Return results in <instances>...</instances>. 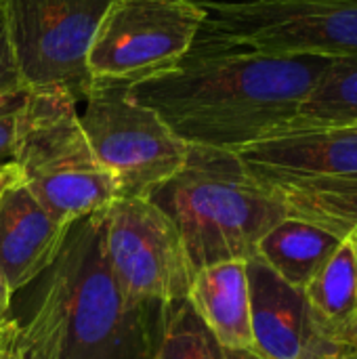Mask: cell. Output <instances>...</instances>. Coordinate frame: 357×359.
<instances>
[{"label": "cell", "instance_id": "cell-5", "mask_svg": "<svg viewBox=\"0 0 357 359\" xmlns=\"http://www.w3.org/2000/svg\"><path fill=\"white\" fill-rule=\"evenodd\" d=\"M84 101L82 128L118 198H147L183 166L189 145L135 99L128 82L93 80Z\"/></svg>", "mask_w": 357, "mask_h": 359}, {"label": "cell", "instance_id": "cell-26", "mask_svg": "<svg viewBox=\"0 0 357 359\" xmlns=\"http://www.w3.org/2000/svg\"><path fill=\"white\" fill-rule=\"evenodd\" d=\"M341 359H357V353L356 355H347V358H341Z\"/></svg>", "mask_w": 357, "mask_h": 359}, {"label": "cell", "instance_id": "cell-21", "mask_svg": "<svg viewBox=\"0 0 357 359\" xmlns=\"http://www.w3.org/2000/svg\"><path fill=\"white\" fill-rule=\"evenodd\" d=\"M17 90H27L23 86L19 67L15 63V55L8 42V34H6V23L2 17V8H0V97L17 93Z\"/></svg>", "mask_w": 357, "mask_h": 359}, {"label": "cell", "instance_id": "cell-7", "mask_svg": "<svg viewBox=\"0 0 357 359\" xmlns=\"http://www.w3.org/2000/svg\"><path fill=\"white\" fill-rule=\"evenodd\" d=\"M206 11L194 0H114L93 36V80L141 82L175 67L194 46Z\"/></svg>", "mask_w": 357, "mask_h": 359}, {"label": "cell", "instance_id": "cell-15", "mask_svg": "<svg viewBox=\"0 0 357 359\" xmlns=\"http://www.w3.org/2000/svg\"><path fill=\"white\" fill-rule=\"evenodd\" d=\"M286 217L307 221L337 238L357 231V177L257 179Z\"/></svg>", "mask_w": 357, "mask_h": 359}, {"label": "cell", "instance_id": "cell-14", "mask_svg": "<svg viewBox=\"0 0 357 359\" xmlns=\"http://www.w3.org/2000/svg\"><path fill=\"white\" fill-rule=\"evenodd\" d=\"M187 303L223 347L255 353L246 261H225L198 269Z\"/></svg>", "mask_w": 357, "mask_h": 359}, {"label": "cell", "instance_id": "cell-1", "mask_svg": "<svg viewBox=\"0 0 357 359\" xmlns=\"http://www.w3.org/2000/svg\"><path fill=\"white\" fill-rule=\"evenodd\" d=\"M332 59L194 46L175 67L130 84L187 145L240 151L290 126Z\"/></svg>", "mask_w": 357, "mask_h": 359}, {"label": "cell", "instance_id": "cell-11", "mask_svg": "<svg viewBox=\"0 0 357 359\" xmlns=\"http://www.w3.org/2000/svg\"><path fill=\"white\" fill-rule=\"evenodd\" d=\"M236 154L255 179L357 177V126H286Z\"/></svg>", "mask_w": 357, "mask_h": 359}, {"label": "cell", "instance_id": "cell-2", "mask_svg": "<svg viewBox=\"0 0 357 359\" xmlns=\"http://www.w3.org/2000/svg\"><path fill=\"white\" fill-rule=\"evenodd\" d=\"M177 227L194 271L257 257L286 212L236 151L189 145L183 166L149 196Z\"/></svg>", "mask_w": 357, "mask_h": 359}, {"label": "cell", "instance_id": "cell-25", "mask_svg": "<svg viewBox=\"0 0 357 359\" xmlns=\"http://www.w3.org/2000/svg\"><path fill=\"white\" fill-rule=\"evenodd\" d=\"M196 4L210 8V6H246V4H259V2H274V0H194Z\"/></svg>", "mask_w": 357, "mask_h": 359}, {"label": "cell", "instance_id": "cell-6", "mask_svg": "<svg viewBox=\"0 0 357 359\" xmlns=\"http://www.w3.org/2000/svg\"><path fill=\"white\" fill-rule=\"evenodd\" d=\"M204 11L194 42L198 48L240 46L292 57H357V0H274Z\"/></svg>", "mask_w": 357, "mask_h": 359}, {"label": "cell", "instance_id": "cell-3", "mask_svg": "<svg viewBox=\"0 0 357 359\" xmlns=\"http://www.w3.org/2000/svg\"><path fill=\"white\" fill-rule=\"evenodd\" d=\"M63 309L59 359H154L166 305L137 303L116 282L101 240V210L74 221L53 263Z\"/></svg>", "mask_w": 357, "mask_h": 359}, {"label": "cell", "instance_id": "cell-20", "mask_svg": "<svg viewBox=\"0 0 357 359\" xmlns=\"http://www.w3.org/2000/svg\"><path fill=\"white\" fill-rule=\"evenodd\" d=\"M27 90H17L0 97V166L15 164L17 145V118Z\"/></svg>", "mask_w": 357, "mask_h": 359}, {"label": "cell", "instance_id": "cell-17", "mask_svg": "<svg viewBox=\"0 0 357 359\" xmlns=\"http://www.w3.org/2000/svg\"><path fill=\"white\" fill-rule=\"evenodd\" d=\"M290 126H357V57L330 61Z\"/></svg>", "mask_w": 357, "mask_h": 359}, {"label": "cell", "instance_id": "cell-24", "mask_svg": "<svg viewBox=\"0 0 357 359\" xmlns=\"http://www.w3.org/2000/svg\"><path fill=\"white\" fill-rule=\"evenodd\" d=\"M11 299H13V294L6 286L4 276L0 273V324L11 318Z\"/></svg>", "mask_w": 357, "mask_h": 359}, {"label": "cell", "instance_id": "cell-12", "mask_svg": "<svg viewBox=\"0 0 357 359\" xmlns=\"http://www.w3.org/2000/svg\"><path fill=\"white\" fill-rule=\"evenodd\" d=\"M69 225L53 219L19 179L0 198V273L11 294L48 271Z\"/></svg>", "mask_w": 357, "mask_h": 359}, {"label": "cell", "instance_id": "cell-8", "mask_svg": "<svg viewBox=\"0 0 357 359\" xmlns=\"http://www.w3.org/2000/svg\"><path fill=\"white\" fill-rule=\"evenodd\" d=\"M114 0H0L8 42L27 90L59 86L84 101L86 55Z\"/></svg>", "mask_w": 357, "mask_h": 359}, {"label": "cell", "instance_id": "cell-4", "mask_svg": "<svg viewBox=\"0 0 357 359\" xmlns=\"http://www.w3.org/2000/svg\"><path fill=\"white\" fill-rule=\"evenodd\" d=\"M15 166L42 208L63 225L107 208L118 189L80 122L78 99L59 86L25 93L17 118Z\"/></svg>", "mask_w": 357, "mask_h": 359}, {"label": "cell", "instance_id": "cell-22", "mask_svg": "<svg viewBox=\"0 0 357 359\" xmlns=\"http://www.w3.org/2000/svg\"><path fill=\"white\" fill-rule=\"evenodd\" d=\"M19 332L21 324L15 318H8L0 324V359H11L19 341Z\"/></svg>", "mask_w": 357, "mask_h": 359}, {"label": "cell", "instance_id": "cell-9", "mask_svg": "<svg viewBox=\"0 0 357 359\" xmlns=\"http://www.w3.org/2000/svg\"><path fill=\"white\" fill-rule=\"evenodd\" d=\"M105 259L130 301L187 299L194 265L175 223L147 198H116L101 210Z\"/></svg>", "mask_w": 357, "mask_h": 359}, {"label": "cell", "instance_id": "cell-19", "mask_svg": "<svg viewBox=\"0 0 357 359\" xmlns=\"http://www.w3.org/2000/svg\"><path fill=\"white\" fill-rule=\"evenodd\" d=\"M63 341V309L57 286L46 280L44 294L27 326H21L19 359H59Z\"/></svg>", "mask_w": 357, "mask_h": 359}, {"label": "cell", "instance_id": "cell-23", "mask_svg": "<svg viewBox=\"0 0 357 359\" xmlns=\"http://www.w3.org/2000/svg\"><path fill=\"white\" fill-rule=\"evenodd\" d=\"M21 179V175H19V168L15 166V164H4V166H0V198H2V194L13 185V183H17Z\"/></svg>", "mask_w": 357, "mask_h": 359}, {"label": "cell", "instance_id": "cell-16", "mask_svg": "<svg viewBox=\"0 0 357 359\" xmlns=\"http://www.w3.org/2000/svg\"><path fill=\"white\" fill-rule=\"evenodd\" d=\"M341 238L301 219L284 217L259 242L257 257L282 280L305 288L339 248Z\"/></svg>", "mask_w": 357, "mask_h": 359}, {"label": "cell", "instance_id": "cell-18", "mask_svg": "<svg viewBox=\"0 0 357 359\" xmlns=\"http://www.w3.org/2000/svg\"><path fill=\"white\" fill-rule=\"evenodd\" d=\"M154 359H259L255 353L223 347L198 318L187 299L173 301L164 311L162 339Z\"/></svg>", "mask_w": 357, "mask_h": 359}, {"label": "cell", "instance_id": "cell-13", "mask_svg": "<svg viewBox=\"0 0 357 359\" xmlns=\"http://www.w3.org/2000/svg\"><path fill=\"white\" fill-rule=\"evenodd\" d=\"M320 341L337 355L357 353V231L347 233L332 257L303 288Z\"/></svg>", "mask_w": 357, "mask_h": 359}, {"label": "cell", "instance_id": "cell-10", "mask_svg": "<svg viewBox=\"0 0 357 359\" xmlns=\"http://www.w3.org/2000/svg\"><path fill=\"white\" fill-rule=\"evenodd\" d=\"M250 288V324L259 359H341L314 330L305 292L259 257L246 261Z\"/></svg>", "mask_w": 357, "mask_h": 359}]
</instances>
